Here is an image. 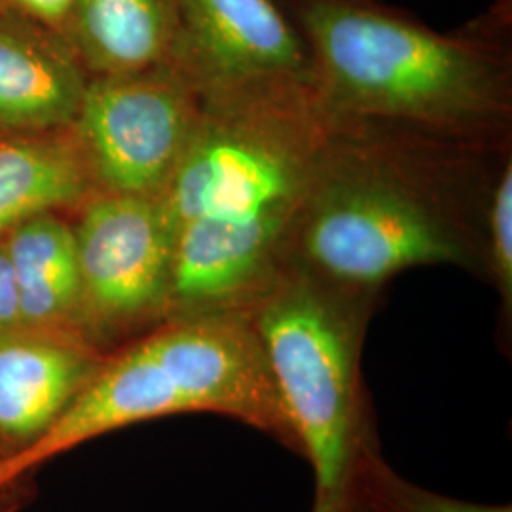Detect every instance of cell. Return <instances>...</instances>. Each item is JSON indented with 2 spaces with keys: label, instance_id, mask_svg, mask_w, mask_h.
I'll list each match as a JSON object with an SVG mask.
<instances>
[{
  "label": "cell",
  "instance_id": "cell-1",
  "mask_svg": "<svg viewBox=\"0 0 512 512\" xmlns=\"http://www.w3.org/2000/svg\"><path fill=\"white\" fill-rule=\"evenodd\" d=\"M334 129L311 86L205 95L160 196L175 238L169 317L247 311L266 293Z\"/></svg>",
  "mask_w": 512,
  "mask_h": 512
},
{
  "label": "cell",
  "instance_id": "cell-2",
  "mask_svg": "<svg viewBox=\"0 0 512 512\" xmlns=\"http://www.w3.org/2000/svg\"><path fill=\"white\" fill-rule=\"evenodd\" d=\"M494 152L336 122L287 264L378 294L393 275L420 266L448 264L488 279L486 209L495 177L475 183L469 175Z\"/></svg>",
  "mask_w": 512,
  "mask_h": 512
},
{
  "label": "cell",
  "instance_id": "cell-3",
  "mask_svg": "<svg viewBox=\"0 0 512 512\" xmlns=\"http://www.w3.org/2000/svg\"><path fill=\"white\" fill-rule=\"evenodd\" d=\"M306 40L321 105L346 126L454 147H505L509 18L439 33L382 0H279Z\"/></svg>",
  "mask_w": 512,
  "mask_h": 512
},
{
  "label": "cell",
  "instance_id": "cell-4",
  "mask_svg": "<svg viewBox=\"0 0 512 512\" xmlns=\"http://www.w3.org/2000/svg\"><path fill=\"white\" fill-rule=\"evenodd\" d=\"M376 298L287 264L247 310L313 471L311 512L348 501L357 459L378 440L361 372Z\"/></svg>",
  "mask_w": 512,
  "mask_h": 512
},
{
  "label": "cell",
  "instance_id": "cell-5",
  "mask_svg": "<svg viewBox=\"0 0 512 512\" xmlns=\"http://www.w3.org/2000/svg\"><path fill=\"white\" fill-rule=\"evenodd\" d=\"M203 105L202 90L173 65L90 76L73 133L95 190L162 196Z\"/></svg>",
  "mask_w": 512,
  "mask_h": 512
},
{
  "label": "cell",
  "instance_id": "cell-6",
  "mask_svg": "<svg viewBox=\"0 0 512 512\" xmlns=\"http://www.w3.org/2000/svg\"><path fill=\"white\" fill-rule=\"evenodd\" d=\"M80 332L126 334L169 317L175 238L160 196L95 192L74 224Z\"/></svg>",
  "mask_w": 512,
  "mask_h": 512
},
{
  "label": "cell",
  "instance_id": "cell-7",
  "mask_svg": "<svg viewBox=\"0 0 512 512\" xmlns=\"http://www.w3.org/2000/svg\"><path fill=\"white\" fill-rule=\"evenodd\" d=\"M171 65L203 95L311 86L306 40L279 0H177Z\"/></svg>",
  "mask_w": 512,
  "mask_h": 512
},
{
  "label": "cell",
  "instance_id": "cell-8",
  "mask_svg": "<svg viewBox=\"0 0 512 512\" xmlns=\"http://www.w3.org/2000/svg\"><path fill=\"white\" fill-rule=\"evenodd\" d=\"M88 80L67 38L0 10V137L73 128Z\"/></svg>",
  "mask_w": 512,
  "mask_h": 512
},
{
  "label": "cell",
  "instance_id": "cell-9",
  "mask_svg": "<svg viewBox=\"0 0 512 512\" xmlns=\"http://www.w3.org/2000/svg\"><path fill=\"white\" fill-rule=\"evenodd\" d=\"M103 355L73 330L19 327L0 334V440L37 439L90 382Z\"/></svg>",
  "mask_w": 512,
  "mask_h": 512
},
{
  "label": "cell",
  "instance_id": "cell-10",
  "mask_svg": "<svg viewBox=\"0 0 512 512\" xmlns=\"http://www.w3.org/2000/svg\"><path fill=\"white\" fill-rule=\"evenodd\" d=\"M177 37V0H73L65 33L90 76L171 65Z\"/></svg>",
  "mask_w": 512,
  "mask_h": 512
},
{
  "label": "cell",
  "instance_id": "cell-11",
  "mask_svg": "<svg viewBox=\"0 0 512 512\" xmlns=\"http://www.w3.org/2000/svg\"><path fill=\"white\" fill-rule=\"evenodd\" d=\"M2 243L16 277L23 327L80 332L74 224L57 211L38 213L14 226Z\"/></svg>",
  "mask_w": 512,
  "mask_h": 512
},
{
  "label": "cell",
  "instance_id": "cell-12",
  "mask_svg": "<svg viewBox=\"0 0 512 512\" xmlns=\"http://www.w3.org/2000/svg\"><path fill=\"white\" fill-rule=\"evenodd\" d=\"M95 192L73 128L0 137V239L23 220L82 205Z\"/></svg>",
  "mask_w": 512,
  "mask_h": 512
},
{
  "label": "cell",
  "instance_id": "cell-13",
  "mask_svg": "<svg viewBox=\"0 0 512 512\" xmlns=\"http://www.w3.org/2000/svg\"><path fill=\"white\" fill-rule=\"evenodd\" d=\"M351 494L370 512H512L511 505L469 503L408 482L385 461L378 440L357 459Z\"/></svg>",
  "mask_w": 512,
  "mask_h": 512
},
{
  "label": "cell",
  "instance_id": "cell-14",
  "mask_svg": "<svg viewBox=\"0 0 512 512\" xmlns=\"http://www.w3.org/2000/svg\"><path fill=\"white\" fill-rule=\"evenodd\" d=\"M488 281L501 300V315H512V158L499 165L486 209Z\"/></svg>",
  "mask_w": 512,
  "mask_h": 512
},
{
  "label": "cell",
  "instance_id": "cell-15",
  "mask_svg": "<svg viewBox=\"0 0 512 512\" xmlns=\"http://www.w3.org/2000/svg\"><path fill=\"white\" fill-rule=\"evenodd\" d=\"M73 0H0V10L31 19L65 38Z\"/></svg>",
  "mask_w": 512,
  "mask_h": 512
},
{
  "label": "cell",
  "instance_id": "cell-16",
  "mask_svg": "<svg viewBox=\"0 0 512 512\" xmlns=\"http://www.w3.org/2000/svg\"><path fill=\"white\" fill-rule=\"evenodd\" d=\"M19 327H23V319L19 308L16 277L6 247L0 239V334Z\"/></svg>",
  "mask_w": 512,
  "mask_h": 512
},
{
  "label": "cell",
  "instance_id": "cell-17",
  "mask_svg": "<svg viewBox=\"0 0 512 512\" xmlns=\"http://www.w3.org/2000/svg\"><path fill=\"white\" fill-rule=\"evenodd\" d=\"M336 512H370L366 509L365 505L355 497V495L351 494L348 501L338 509Z\"/></svg>",
  "mask_w": 512,
  "mask_h": 512
}]
</instances>
